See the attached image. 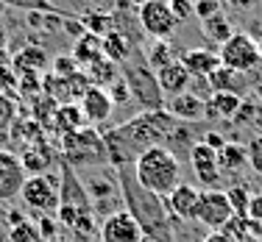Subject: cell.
Masks as SVG:
<instances>
[{"label":"cell","instance_id":"obj_1","mask_svg":"<svg viewBox=\"0 0 262 242\" xmlns=\"http://www.w3.org/2000/svg\"><path fill=\"white\" fill-rule=\"evenodd\" d=\"M182 126L176 117L170 114L167 109H159V111H140L134 114L131 120L120 123V126L103 131V148H106V159L109 164L115 167H126V164H134L140 153H145L148 148H157V145H165L170 142L173 131Z\"/></svg>","mask_w":262,"mask_h":242},{"label":"cell","instance_id":"obj_2","mask_svg":"<svg viewBox=\"0 0 262 242\" xmlns=\"http://www.w3.org/2000/svg\"><path fill=\"white\" fill-rule=\"evenodd\" d=\"M117 181H120V195H123V209H128L131 217L140 223L142 237L154 242H176L173 234V220L167 214L165 198H157L154 192L142 189L134 178L131 164L117 167Z\"/></svg>","mask_w":262,"mask_h":242},{"label":"cell","instance_id":"obj_3","mask_svg":"<svg viewBox=\"0 0 262 242\" xmlns=\"http://www.w3.org/2000/svg\"><path fill=\"white\" fill-rule=\"evenodd\" d=\"M134 170V178L142 189L154 192L157 198H167L179 184L184 181L182 178V161L179 156L165 145L148 148L145 153H140L137 161L131 164Z\"/></svg>","mask_w":262,"mask_h":242},{"label":"cell","instance_id":"obj_4","mask_svg":"<svg viewBox=\"0 0 262 242\" xmlns=\"http://www.w3.org/2000/svg\"><path fill=\"white\" fill-rule=\"evenodd\" d=\"M120 78L126 81V86H128V92H131V101L140 103L142 111H159V109H165V95H162V89H159L157 72L148 67L145 56H142L140 51H134L120 64Z\"/></svg>","mask_w":262,"mask_h":242},{"label":"cell","instance_id":"obj_5","mask_svg":"<svg viewBox=\"0 0 262 242\" xmlns=\"http://www.w3.org/2000/svg\"><path fill=\"white\" fill-rule=\"evenodd\" d=\"M56 148L61 151V161H67L70 167H95V164H109V159H106V148H103V136L95 131L92 126L86 128H78V131L73 134H61L59 142H56Z\"/></svg>","mask_w":262,"mask_h":242},{"label":"cell","instance_id":"obj_6","mask_svg":"<svg viewBox=\"0 0 262 242\" xmlns=\"http://www.w3.org/2000/svg\"><path fill=\"white\" fill-rule=\"evenodd\" d=\"M23 206L31 209L36 217H53L59 212V176H28L26 187L20 192Z\"/></svg>","mask_w":262,"mask_h":242},{"label":"cell","instance_id":"obj_7","mask_svg":"<svg viewBox=\"0 0 262 242\" xmlns=\"http://www.w3.org/2000/svg\"><path fill=\"white\" fill-rule=\"evenodd\" d=\"M217 56H221L223 67L237 70V72H248V76L262 64L259 45L254 42L251 34H246V31H234L232 39H226L221 47H217Z\"/></svg>","mask_w":262,"mask_h":242},{"label":"cell","instance_id":"obj_8","mask_svg":"<svg viewBox=\"0 0 262 242\" xmlns=\"http://www.w3.org/2000/svg\"><path fill=\"white\" fill-rule=\"evenodd\" d=\"M84 181V178H81ZM86 187V195H90L92 201V212L98 214H106L109 217L112 212H117V209H123V195H120V181H117V170L115 173H95L92 178H86L84 181Z\"/></svg>","mask_w":262,"mask_h":242},{"label":"cell","instance_id":"obj_9","mask_svg":"<svg viewBox=\"0 0 262 242\" xmlns=\"http://www.w3.org/2000/svg\"><path fill=\"white\" fill-rule=\"evenodd\" d=\"M234 217L232 203H229L226 192L223 189H201L198 195V206H195V220L198 226H204L207 231H221L229 220Z\"/></svg>","mask_w":262,"mask_h":242},{"label":"cell","instance_id":"obj_10","mask_svg":"<svg viewBox=\"0 0 262 242\" xmlns=\"http://www.w3.org/2000/svg\"><path fill=\"white\" fill-rule=\"evenodd\" d=\"M137 22L154 39H170L179 28V20L170 11L167 0H148V3H142L137 9Z\"/></svg>","mask_w":262,"mask_h":242},{"label":"cell","instance_id":"obj_11","mask_svg":"<svg viewBox=\"0 0 262 242\" xmlns=\"http://www.w3.org/2000/svg\"><path fill=\"white\" fill-rule=\"evenodd\" d=\"M26 167L17 153L0 148V203H11L20 198L23 187H26Z\"/></svg>","mask_w":262,"mask_h":242},{"label":"cell","instance_id":"obj_12","mask_svg":"<svg viewBox=\"0 0 262 242\" xmlns=\"http://www.w3.org/2000/svg\"><path fill=\"white\" fill-rule=\"evenodd\" d=\"M187 156H190L192 176H195V181L201 184L204 189H217L221 187L223 176H221V164H217V151L207 148L204 142H195Z\"/></svg>","mask_w":262,"mask_h":242},{"label":"cell","instance_id":"obj_13","mask_svg":"<svg viewBox=\"0 0 262 242\" xmlns=\"http://www.w3.org/2000/svg\"><path fill=\"white\" fill-rule=\"evenodd\" d=\"M98 234H101V242H140L142 239V228L131 217L128 209H117L109 217H103Z\"/></svg>","mask_w":262,"mask_h":242},{"label":"cell","instance_id":"obj_14","mask_svg":"<svg viewBox=\"0 0 262 242\" xmlns=\"http://www.w3.org/2000/svg\"><path fill=\"white\" fill-rule=\"evenodd\" d=\"M198 195H201V189H195L192 184H187V181L179 184V187L165 198V206H167L170 220H182V223H192V220H195Z\"/></svg>","mask_w":262,"mask_h":242},{"label":"cell","instance_id":"obj_15","mask_svg":"<svg viewBox=\"0 0 262 242\" xmlns=\"http://www.w3.org/2000/svg\"><path fill=\"white\" fill-rule=\"evenodd\" d=\"M78 106L86 117V126H103L112 117V111H115V103H112L109 92L101 89V86H90V89L84 92Z\"/></svg>","mask_w":262,"mask_h":242},{"label":"cell","instance_id":"obj_16","mask_svg":"<svg viewBox=\"0 0 262 242\" xmlns=\"http://www.w3.org/2000/svg\"><path fill=\"white\" fill-rule=\"evenodd\" d=\"M251 76H254V72H251ZM251 76H248V72L229 70V67L221 64L207 81H209V89H212V92H229V95L246 98L248 92L254 89V78H251Z\"/></svg>","mask_w":262,"mask_h":242},{"label":"cell","instance_id":"obj_17","mask_svg":"<svg viewBox=\"0 0 262 242\" xmlns=\"http://www.w3.org/2000/svg\"><path fill=\"white\" fill-rule=\"evenodd\" d=\"M167 111L176 117L179 123H201L207 120V101L195 92H184V95L167 98Z\"/></svg>","mask_w":262,"mask_h":242},{"label":"cell","instance_id":"obj_18","mask_svg":"<svg viewBox=\"0 0 262 242\" xmlns=\"http://www.w3.org/2000/svg\"><path fill=\"white\" fill-rule=\"evenodd\" d=\"M157 81H159V89L165 98H176V95H184L190 92V84H192V76L184 70L182 61H170L167 67L157 70Z\"/></svg>","mask_w":262,"mask_h":242},{"label":"cell","instance_id":"obj_19","mask_svg":"<svg viewBox=\"0 0 262 242\" xmlns=\"http://www.w3.org/2000/svg\"><path fill=\"white\" fill-rule=\"evenodd\" d=\"M179 61L192 78H209L221 67V56L215 51H207V47H192V51L179 53Z\"/></svg>","mask_w":262,"mask_h":242},{"label":"cell","instance_id":"obj_20","mask_svg":"<svg viewBox=\"0 0 262 242\" xmlns=\"http://www.w3.org/2000/svg\"><path fill=\"white\" fill-rule=\"evenodd\" d=\"M217 164H221V176H234V178H240L246 170H251V167H248L246 145L232 142V139L217 151Z\"/></svg>","mask_w":262,"mask_h":242},{"label":"cell","instance_id":"obj_21","mask_svg":"<svg viewBox=\"0 0 262 242\" xmlns=\"http://www.w3.org/2000/svg\"><path fill=\"white\" fill-rule=\"evenodd\" d=\"M243 101L246 98L240 95H229V92H212L209 101H207V120H215V123H232L240 111Z\"/></svg>","mask_w":262,"mask_h":242},{"label":"cell","instance_id":"obj_22","mask_svg":"<svg viewBox=\"0 0 262 242\" xmlns=\"http://www.w3.org/2000/svg\"><path fill=\"white\" fill-rule=\"evenodd\" d=\"M51 126H53L56 136L73 134V131H78V128H86V117H84V111H81V106H76V103H59L53 111Z\"/></svg>","mask_w":262,"mask_h":242},{"label":"cell","instance_id":"obj_23","mask_svg":"<svg viewBox=\"0 0 262 242\" xmlns=\"http://www.w3.org/2000/svg\"><path fill=\"white\" fill-rule=\"evenodd\" d=\"M101 51H103L106 59L115 61V64L120 67L123 61L134 53V42H131L126 34H120V31H112V34H106L101 39Z\"/></svg>","mask_w":262,"mask_h":242},{"label":"cell","instance_id":"obj_24","mask_svg":"<svg viewBox=\"0 0 262 242\" xmlns=\"http://www.w3.org/2000/svg\"><path fill=\"white\" fill-rule=\"evenodd\" d=\"M20 161H23V167H26L28 176H45L48 167H51V161H53V151L48 145H42V148L28 145V148H23Z\"/></svg>","mask_w":262,"mask_h":242},{"label":"cell","instance_id":"obj_25","mask_svg":"<svg viewBox=\"0 0 262 242\" xmlns=\"http://www.w3.org/2000/svg\"><path fill=\"white\" fill-rule=\"evenodd\" d=\"M84 76L90 78V86H101V89H109V86L115 84L117 78H120V67L103 56V59H98L95 64L86 67Z\"/></svg>","mask_w":262,"mask_h":242},{"label":"cell","instance_id":"obj_26","mask_svg":"<svg viewBox=\"0 0 262 242\" xmlns=\"http://www.w3.org/2000/svg\"><path fill=\"white\" fill-rule=\"evenodd\" d=\"M73 59H76V64L81 67H90V64H95L98 59H103V51H101V36H95V34H84L81 39L73 45Z\"/></svg>","mask_w":262,"mask_h":242},{"label":"cell","instance_id":"obj_27","mask_svg":"<svg viewBox=\"0 0 262 242\" xmlns=\"http://www.w3.org/2000/svg\"><path fill=\"white\" fill-rule=\"evenodd\" d=\"M201 31H204V36H207L212 45L221 47L226 39H232L234 26H232V20H229V17L221 11V14H215V17H209V20H204V22H201Z\"/></svg>","mask_w":262,"mask_h":242},{"label":"cell","instance_id":"obj_28","mask_svg":"<svg viewBox=\"0 0 262 242\" xmlns=\"http://www.w3.org/2000/svg\"><path fill=\"white\" fill-rule=\"evenodd\" d=\"M51 64L48 61V53L45 51H39V47H26V51H20L14 56V70L17 72H39V70H45V67Z\"/></svg>","mask_w":262,"mask_h":242},{"label":"cell","instance_id":"obj_29","mask_svg":"<svg viewBox=\"0 0 262 242\" xmlns=\"http://www.w3.org/2000/svg\"><path fill=\"white\" fill-rule=\"evenodd\" d=\"M176 59H179V53H173V47H170L167 39H154V45L148 47V53H145V61H148V67H151L154 72L162 70V67H167Z\"/></svg>","mask_w":262,"mask_h":242},{"label":"cell","instance_id":"obj_30","mask_svg":"<svg viewBox=\"0 0 262 242\" xmlns=\"http://www.w3.org/2000/svg\"><path fill=\"white\" fill-rule=\"evenodd\" d=\"M6 242H42V234H39V228H36V223H31L26 217V220L14 223V226L9 228Z\"/></svg>","mask_w":262,"mask_h":242},{"label":"cell","instance_id":"obj_31","mask_svg":"<svg viewBox=\"0 0 262 242\" xmlns=\"http://www.w3.org/2000/svg\"><path fill=\"white\" fill-rule=\"evenodd\" d=\"M223 192H226L229 203H232V212L234 214H246V209H248V203H251L254 192L248 189L246 184H234V187H229V189H223Z\"/></svg>","mask_w":262,"mask_h":242},{"label":"cell","instance_id":"obj_32","mask_svg":"<svg viewBox=\"0 0 262 242\" xmlns=\"http://www.w3.org/2000/svg\"><path fill=\"white\" fill-rule=\"evenodd\" d=\"M14 123H17V101L11 95H0V136L9 134Z\"/></svg>","mask_w":262,"mask_h":242},{"label":"cell","instance_id":"obj_33","mask_svg":"<svg viewBox=\"0 0 262 242\" xmlns=\"http://www.w3.org/2000/svg\"><path fill=\"white\" fill-rule=\"evenodd\" d=\"M248 151V167H251L257 176H262V134H254L246 145Z\"/></svg>","mask_w":262,"mask_h":242},{"label":"cell","instance_id":"obj_34","mask_svg":"<svg viewBox=\"0 0 262 242\" xmlns=\"http://www.w3.org/2000/svg\"><path fill=\"white\" fill-rule=\"evenodd\" d=\"M51 67H53V76L56 78H67V76H73V72H78V64H76V59H73L70 53H67V56H56V59L51 61Z\"/></svg>","mask_w":262,"mask_h":242},{"label":"cell","instance_id":"obj_35","mask_svg":"<svg viewBox=\"0 0 262 242\" xmlns=\"http://www.w3.org/2000/svg\"><path fill=\"white\" fill-rule=\"evenodd\" d=\"M36 228H39V234H42V242H56V239H61V234H59V220H56V214L53 217H39V223H36Z\"/></svg>","mask_w":262,"mask_h":242},{"label":"cell","instance_id":"obj_36","mask_svg":"<svg viewBox=\"0 0 262 242\" xmlns=\"http://www.w3.org/2000/svg\"><path fill=\"white\" fill-rule=\"evenodd\" d=\"M106 92H109V98H112L115 106H126V103H131V92H128V86H126V81H123V78H117Z\"/></svg>","mask_w":262,"mask_h":242},{"label":"cell","instance_id":"obj_37","mask_svg":"<svg viewBox=\"0 0 262 242\" xmlns=\"http://www.w3.org/2000/svg\"><path fill=\"white\" fill-rule=\"evenodd\" d=\"M11 9H26V11H53L51 0H0Z\"/></svg>","mask_w":262,"mask_h":242},{"label":"cell","instance_id":"obj_38","mask_svg":"<svg viewBox=\"0 0 262 242\" xmlns=\"http://www.w3.org/2000/svg\"><path fill=\"white\" fill-rule=\"evenodd\" d=\"M192 14L198 17V20H209V17L221 14V3L217 0H195V9H192Z\"/></svg>","mask_w":262,"mask_h":242},{"label":"cell","instance_id":"obj_39","mask_svg":"<svg viewBox=\"0 0 262 242\" xmlns=\"http://www.w3.org/2000/svg\"><path fill=\"white\" fill-rule=\"evenodd\" d=\"M17 81H20V78H17L14 67H9V64L0 67V95H9V92L17 86Z\"/></svg>","mask_w":262,"mask_h":242},{"label":"cell","instance_id":"obj_40","mask_svg":"<svg viewBox=\"0 0 262 242\" xmlns=\"http://www.w3.org/2000/svg\"><path fill=\"white\" fill-rule=\"evenodd\" d=\"M167 6H170V11L176 14V20L182 22L187 17L192 14V9H195V0H167Z\"/></svg>","mask_w":262,"mask_h":242},{"label":"cell","instance_id":"obj_41","mask_svg":"<svg viewBox=\"0 0 262 242\" xmlns=\"http://www.w3.org/2000/svg\"><path fill=\"white\" fill-rule=\"evenodd\" d=\"M246 217L262 226V192H254L251 195V203H248V209H246Z\"/></svg>","mask_w":262,"mask_h":242},{"label":"cell","instance_id":"obj_42","mask_svg":"<svg viewBox=\"0 0 262 242\" xmlns=\"http://www.w3.org/2000/svg\"><path fill=\"white\" fill-rule=\"evenodd\" d=\"M201 142H204V145H207V148H212V151H221V148L226 145L229 139H226V136H223V134H217V131H204Z\"/></svg>","mask_w":262,"mask_h":242},{"label":"cell","instance_id":"obj_43","mask_svg":"<svg viewBox=\"0 0 262 242\" xmlns=\"http://www.w3.org/2000/svg\"><path fill=\"white\" fill-rule=\"evenodd\" d=\"M61 28H64V34L76 36V42L86 34V28H84V22H81V20H64V26H61Z\"/></svg>","mask_w":262,"mask_h":242},{"label":"cell","instance_id":"obj_44","mask_svg":"<svg viewBox=\"0 0 262 242\" xmlns=\"http://www.w3.org/2000/svg\"><path fill=\"white\" fill-rule=\"evenodd\" d=\"M9 228H11V223H9V209L0 203V242L9 237Z\"/></svg>","mask_w":262,"mask_h":242},{"label":"cell","instance_id":"obj_45","mask_svg":"<svg viewBox=\"0 0 262 242\" xmlns=\"http://www.w3.org/2000/svg\"><path fill=\"white\" fill-rule=\"evenodd\" d=\"M226 3H232L237 11H251L257 6V0H226Z\"/></svg>","mask_w":262,"mask_h":242},{"label":"cell","instance_id":"obj_46","mask_svg":"<svg viewBox=\"0 0 262 242\" xmlns=\"http://www.w3.org/2000/svg\"><path fill=\"white\" fill-rule=\"evenodd\" d=\"M201 242H232V239H229L226 234H221V231H212V234H207Z\"/></svg>","mask_w":262,"mask_h":242},{"label":"cell","instance_id":"obj_47","mask_svg":"<svg viewBox=\"0 0 262 242\" xmlns=\"http://www.w3.org/2000/svg\"><path fill=\"white\" fill-rule=\"evenodd\" d=\"M131 3H134L137 9H140V6H142V3H148V0H131Z\"/></svg>","mask_w":262,"mask_h":242},{"label":"cell","instance_id":"obj_48","mask_svg":"<svg viewBox=\"0 0 262 242\" xmlns=\"http://www.w3.org/2000/svg\"><path fill=\"white\" fill-rule=\"evenodd\" d=\"M56 242H70V239H67V237H61V239H56Z\"/></svg>","mask_w":262,"mask_h":242},{"label":"cell","instance_id":"obj_49","mask_svg":"<svg viewBox=\"0 0 262 242\" xmlns=\"http://www.w3.org/2000/svg\"><path fill=\"white\" fill-rule=\"evenodd\" d=\"M140 242H154V239H148V237H142V239H140Z\"/></svg>","mask_w":262,"mask_h":242},{"label":"cell","instance_id":"obj_50","mask_svg":"<svg viewBox=\"0 0 262 242\" xmlns=\"http://www.w3.org/2000/svg\"><path fill=\"white\" fill-rule=\"evenodd\" d=\"M257 45H259V56H262V39H259V42H257Z\"/></svg>","mask_w":262,"mask_h":242},{"label":"cell","instance_id":"obj_51","mask_svg":"<svg viewBox=\"0 0 262 242\" xmlns=\"http://www.w3.org/2000/svg\"><path fill=\"white\" fill-rule=\"evenodd\" d=\"M0 142H6V136H0Z\"/></svg>","mask_w":262,"mask_h":242},{"label":"cell","instance_id":"obj_52","mask_svg":"<svg viewBox=\"0 0 262 242\" xmlns=\"http://www.w3.org/2000/svg\"><path fill=\"white\" fill-rule=\"evenodd\" d=\"M259 89H262V81H259Z\"/></svg>","mask_w":262,"mask_h":242},{"label":"cell","instance_id":"obj_53","mask_svg":"<svg viewBox=\"0 0 262 242\" xmlns=\"http://www.w3.org/2000/svg\"><path fill=\"white\" fill-rule=\"evenodd\" d=\"M98 242H101V239H98Z\"/></svg>","mask_w":262,"mask_h":242}]
</instances>
